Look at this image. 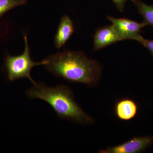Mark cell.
<instances>
[{"instance_id": "9c48e42d", "label": "cell", "mask_w": 153, "mask_h": 153, "mask_svg": "<svg viewBox=\"0 0 153 153\" xmlns=\"http://www.w3.org/2000/svg\"><path fill=\"white\" fill-rule=\"evenodd\" d=\"M136 7L139 13L142 16L143 22L153 27V5H149L140 0H130Z\"/></svg>"}, {"instance_id": "7a4b0ae2", "label": "cell", "mask_w": 153, "mask_h": 153, "mask_svg": "<svg viewBox=\"0 0 153 153\" xmlns=\"http://www.w3.org/2000/svg\"><path fill=\"white\" fill-rule=\"evenodd\" d=\"M29 98L40 99L49 103L58 117L76 123L89 125L95 120L82 109L74 99V94L67 85L49 87L42 82H35L26 92Z\"/></svg>"}, {"instance_id": "6da1fadb", "label": "cell", "mask_w": 153, "mask_h": 153, "mask_svg": "<svg viewBox=\"0 0 153 153\" xmlns=\"http://www.w3.org/2000/svg\"><path fill=\"white\" fill-rule=\"evenodd\" d=\"M45 60L44 66L47 70L68 82L94 87L101 79V64L83 52L67 50L51 55Z\"/></svg>"}, {"instance_id": "ba28073f", "label": "cell", "mask_w": 153, "mask_h": 153, "mask_svg": "<svg viewBox=\"0 0 153 153\" xmlns=\"http://www.w3.org/2000/svg\"><path fill=\"white\" fill-rule=\"evenodd\" d=\"M73 22L70 17L64 15L62 18L55 37V46L60 49L70 39L74 32Z\"/></svg>"}, {"instance_id": "8992f818", "label": "cell", "mask_w": 153, "mask_h": 153, "mask_svg": "<svg viewBox=\"0 0 153 153\" xmlns=\"http://www.w3.org/2000/svg\"><path fill=\"white\" fill-rule=\"evenodd\" d=\"M120 41L121 40L112 25L99 28L94 36V49L100 50Z\"/></svg>"}, {"instance_id": "30bf717a", "label": "cell", "mask_w": 153, "mask_h": 153, "mask_svg": "<svg viewBox=\"0 0 153 153\" xmlns=\"http://www.w3.org/2000/svg\"><path fill=\"white\" fill-rule=\"evenodd\" d=\"M27 2V0H0V17L7 12L23 5Z\"/></svg>"}, {"instance_id": "3957f363", "label": "cell", "mask_w": 153, "mask_h": 153, "mask_svg": "<svg viewBox=\"0 0 153 153\" xmlns=\"http://www.w3.org/2000/svg\"><path fill=\"white\" fill-rule=\"evenodd\" d=\"M25 48L24 52L18 56H7L5 60V66L8 77L11 81L21 78H27L32 83L36 82L31 75L32 68L39 65H44L45 60L41 62H34L32 60L30 55V47L28 44L27 37L24 36Z\"/></svg>"}, {"instance_id": "52a82bcc", "label": "cell", "mask_w": 153, "mask_h": 153, "mask_svg": "<svg viewBox=\"0 0 153 153\" xmlns=\"http://www.w3.org/2000/svg\"><path fill=\"white\" fill-rule=\"evenodd\" d=\"M137 111V105L131 99H122L115 104V114L120 120H131L136 116Z\"/></svg>"}, {"instance_id": "8fae6325", "label": "cell", "mask_w": 153, "mask_h": 153, "mask_svg": "<svg viewBox=\"0 0 153 153\" xmlns=\"http://www.w3.org/2000/svg\"><path fill=\"white\" fill-rule=\"evenodd\" d=\"M140 43L148 49L153 58V41L147 40L144 38Z\"/></svg>"}, {"instance_id": "277c9868", "label": "cell", "mask_w": 153, "mask_h": 153, "mask_svg": "<svg viewBox=\"0 0 153 153\" xmlns=\"http://www.w3.org/2000/svg\"><path fill=\"white\" fill-rule=\"evenodd\" d=\"M107 19L112 23L121 41L133 40L140 43L143 37L141 36L142 29L147 26L143 22L138 23L127 19H117L108 16Z\"/></svg>"}, {"instance_id": "5b68a950", "label": "cell", "mask_w": 153, "mask_h": 153, "mask_svg": "<svg viewBox=\"0 0 153 153\" xmlns=\"http://www.w3.org/2000/svg\"><path fill=\"white\" fill-rule=\"evenodd\" d=\"M153 144V135L134 137L121 144L99 150L100 153H140Z\"/></svg>"}, {"instance_id": "7c38bea8", "label": "cell", "mask_w": 153, "mask_h": 153, "mask_svg": "<svg viewBox=\"0 0 153 153\" xmlns=\"http://www.w3.org/2000/svg\"><path fill=\"white\" fill-rule=\"evenodd\" d=\"M127 1L128 0H112L117 10L120 12H123L125 5Z\"/></svg>"}]
</instances>
